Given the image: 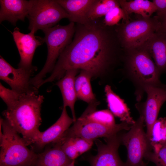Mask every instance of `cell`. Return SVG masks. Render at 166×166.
I'll use <instances>...</instances> for the list:
<instances>
[{"instance_id": "obj_21", "label": "cell", "mask_w": 166, "mask_h": 166, "mask_svg": "<svg viewBox=\"0 0 166 166\" xmlns=\"http://www.w3.org/2000/svg\"><path fill=\"white\" fill-rule=\"evenodd\" d=\"M105 92L108 107L113 115L120 118L122 122L130 125L134 124L136 121L131 116L130 109L124 100L116 94L108 85L105 86Z\"/></svg>"}, {"instance_id": "obj_1", "label": "cell", "mask_w": 166, "mask_h": 166, "mask_svg": "<svg viewBox=\"0 0 166 166\" xmlns=\"http://www.w3.org/2000/svg\"><path fill=\"white\" fill-rule=\"evenodd\" d=\"M123 53L115 26L105 25L101 18L76 23L73 40L44 82L58 80L72 69L88 71L93 77L105 78L122 63Z\"/></svg>"}, {"instance_id": "obj_2", "label": "cell", "mask_w": 166, "mask_h": 166, "mask_svg": "<svg viewBox=\"0 0 166 166\" xmlns=\"http://www.w3.org/2000/svg\"><path fill=\"white\" fill-rule=\"evenodd\" d=\"M123 49L121 71L134 86L137 102L143 98L146 87L166 88L160 81L161 75L144 44Z\"/></svg>"}, {"instance_id": "obj_9", "label": "cell", "mask_w": 166, "mask_h": 166, "mask_svg": "<svg viewBox=\"0 0 166 166\" xmlns=\"http://www.w3.org/2000/svg\"><path fill=\"white\" fill-rule=\"evenodd\" d=\"M131 126L125 122H122L113 127H107L88 120L82 114L64 135L94 141L98 138L111 137L123 130L128 131Z\"/></svg>"}, {"instance_id": "obj_24", "label": "cell", "mask_w": 166, "mask_h": 166, "mask_svg": "<svg viewBox=\"0 0 166 166\" xmlns=\"http://www.w3.org/2000/svg\"><path fill=\"white\" fill-rule=\"evenodd\" d=\"M99 102L96 100L89 104L83 114L89 121L107 127L115 126L116 124L113 115L109 110L96 111Z\"/></svg>"}, {"instance_id": "obj_30", "label": "cell", "mask_w": 166, "mask_h": 166, "mask_svg": "<svg viewBox=\"0 0 166 166\" xmlns=\"http://www.w3.org/2000/svg\"><path fill=\"white\" fill-rule=\"evenodd\" d=\"M156 8V16L160 22L166 18V0H153Z\"/></svg>"}, {"instance_id": "obj_20", "label": "cell", "mask_w": 166, "mask_h": 166, "mask_svg": "<svg viewBox=\"0 0 166 166\" xmlns=\"http://www.w3.org/2000/svg\"><path fill=\"white\" fill-rule=\"evenodd\" d=\"M93 141L81 137L68 136L63 134L60 139L55 143L58 144L68 157L73 160L89 150L92 147Z\"/></svg>"}, {"instance_id": "obj_12", "label": "cell", "mask_w": 166, "mask_h": 166, "mask_svg": "<svg viewBox=\"0 0 166 166\" xmlns=\"http://www.w3.org/2000/svg\"><path fill=\"white\" fill-rule=\"evenodd\" d=\"M11 33L20 57L18 68L29 69L37 68L32 65V61L36 48L45 42L44 38L35 36L33 31L27 34L22 33L17 27Z\"/></svg>"}, {"instance_id": "obj_6", "label": "cell", "mask_w": 166, "mask_h": 166, "mask_svg": "<svg viewBox=\"0 0 166 166\" xmlns=\"http://www.w3.org/2000/svg\"><path fill=\"white\" fill-rule=\"evenodd\" d=\"M160 27L156 16L143 17L123 22L115 26V30L123 49L144 44Z\"/></svg>"}, {"instance_id": "obj_7", "label": "cell", "mask_w": 166, "mask_h": 166, "mask_svg": "<svg viewBox=\"0 0 166 166\" xmlns=\"http://www.w3.org/2000/svg\"><path fill=\"white\" fill-rule=\"evenodd\" d=\"M27 18L28 29L36 33L39 30L50 28L56 25L62 19L69 16L56 0H30Z\"/></svg>"}, {"instance_id": "obj_25", "label": "cell", "mask_w": 166, "mask_h": 166, "mask_svg": "<svg viewBox=\"0 0 166 166\" xmlns=\"http://www.w3.org/2000/svg\"><path fill=\"white\" fill-rule=\"evenodd\" d=\"M149 141L152 151L157 152L166 144V118L160 117L153 124Z\"/></svg>"}, {"instance_id": "obj_32", "label": "cell", "mask_w": 166, "mask_h": 166, "mask_svg": "<svg viewBox=\"0 0 166 166\" xmlns=\"http://www.w3.org/2000/svg\"><path fill=\"white\" fill-rule=\"evenodd\" d=\"M75 160H73L68 166H75Z\"/></svg>"}, {"instance_id": "obj_28", "label": "cell", "mask_w": 166, "mask_h": 166, "mask_svg": "<svg viewBox=\"0 0 166 166\" xmlns=\"http://www.w3.org/2000/svg\"><path fill=\"white\" fill-rule=\"evenodd\" d=\"M144 158L154 163L156 166H166V144L157 152L152 151L147 152Z\"/></svg>"}, {"instance_id": "obj_18", "label": "cell", "mask_w": 166, "mask_h": 166, "mask_svg": "<svg viewBox=\"0 0 166 166\" xmlns=\"http://www.w3.org/2000/svg\"><path fill=\"white\" fill-rule=\"evenodd\" d=\"M69 16L70 22L84 24L89 20L87 15L96 0H56Z\"/></svg>"}, {"instance_id": "obj_29", "label": "cell", "mask_w": 166, "mask_h": 166, "mask_svg": "<svg viewBox=\"0 0 166 166\" xmlns=\"http://www.w3.org/2000/svg\"><path fill=\"white\" fill-rule=\"evenodd\" d=\"M20 94L6 88L0 83V96L6 104L7 108L11 106L18 98Z\"/></svg>"}, {"instance_id": "obj_8", "label": "cell", "mask_w": 166, "mask_h": 166, "mask_svg": "<svg viewBox=\"0 0 166 166\" xmlns=\"http://www.w3.org/2000/svg\"><path fill=\"white\" fill-rule=\"evenodd\" d=\"M144 123L143 117L140 116L128 132L121 133V144L125 146L127 151L125 166H140L146 153L152 151L144 130Z\"/></svg>"}, {"instance_id": "obj_17", "label": "cell", "mask_w": 166, "mask_h": 166, "mask_svg": "<svg viewBox=\"0 0 166 166\" xmlns=\"http://www.w3.org/2000/svg\"><path fill=\"white\" fill-rule=\"evenodd\" d=\"M77 69H72L67 70L64 76L58 80L55 84L58 86L61 93L63 107H69L74 122L76 120L74 105L77 98L75 82L76 76L79 71Z\"/></svg>"}, {"instance_id": "obj_11", "label": "cell", "mask_w": 166, "mask_h": 166, "mask_svg": "<svg viewBox=\"0 0 166 166\" xmlns=\"http://www.w3.org/2000/svg\"><path fill=\"white\" fill-rule=\"evenodd\" d=\"M37 68L26 69L12 66L2 56L0 58V79L9 85L11 89L20 94L38 92L31 84V76Z\"/></svg>"}, {"instance_id": "obj_13", "label": "cell", "mask_w": 166, "mask_h": 166, "mask_svg": "<svg viewBox=\"0 0 166 166\" xmlns=\"http://www.w3.org/2000/svg\"><path fill=\"white\" fill-rule=\"evenodd\" d=\"M105 138L106 144L96 139L94 141L97 147L96 155L89 158L91 166H125L118 153L121 144V133Z\"/></svg>"}, {"instance_id": "obj_31", "label": "cell", "mask_w": 166, "mask_h": 166, "mask_svg": "<svg viewBox=\"0 0 166 166\" xmlns=\"http://www.w3.org/2000/svg\"><path fill=\"white\" fill-rule=\"evenodd\" d=\"M159 30L166 33V18L160 22Z\"/></svg>"}, {"instance_id": "obj_14", "label": "cell", "mask_w": 166, "mask_h": 166, "mask_svg": "<svg viewBox=\"0 0 166 166\" xmlns=\"http://www.w3.org/2000/svg\"><path fill=\"white\" fill-rule=\"evenodd\" d=\"M74 122L68 115L66 107L62 108L61 115L51 126L40 132L36 142L31 145V149L36 153L43 151L47 145L57 142Z\"/></svg>"}, {"instance_id": "obj_22", "label": "cell", "mask_w": 166, "mask_h": 166, "mask_svg": "<svg viewBox=\"0 0 166 166\" xmlns=\"http://www.w3.org/2000/svg\"><path fill=\"white\" fill-rule=\"evenodd\" d=\"M118 2L120 7L128 18L129 15L132 13L140 14L143 17H150L156 11L152 2L148 0H118Z\"/></svg>"}, {"instance_id": "obj_23", "label": "cell", "mask_w": 166, "mask_h": 166, "mask_svg": "<svg viewBox=\"0 0 166 166\" xmlns=\"http://www.w3.org/2000/svg\"><path fill=\"white\" fill-rule=\"evenodd\" d=\"M93 77L92 74L89 72L81 70L75 80V88L77 98L89 104L96 100L90 83Z\"/></svg>"}, {"instance_id": "obj_27", "label": "cell", "mask_w": 166, "mask_h": 166, "mask_svg": "<svg viewBox=\"0 0 166 166\" xmlns=\"http://www.w3.org/2000/svg\"><path fill=\"white\" fill-rule=\"evenodd\" d=\"M126 22L129 20L120 6L114 7L104 16L103 21L105 24L109 26H113L117 25L121 20Z\"/></svg>"}, {"instance_id": "obj_4", "label": "cell", "mask_w": 166, "mask_h": 166, "mask_svg": "<svg viewBox=\"0 0 166 166\" xmlns=\"http://www.w3.org/2000/svg\"><path fill=\"white\" fill-rule=\"evenodd\" d=\"M0 166H34L37 153L4 119L0 120Z\"/></svg>"}, {"instance_id": "obj_26", "label": "cell", "mask_w": 166, "mask_h": 166, "mask_svg": "<svg viewBox=\"0 0 166 166\" xmlns=\"http://www.w3.org/2000/svg\"><path fill=\"white\" fill-rule=\"evenodd\" d=\"M120 6L118 0H96L87 15L89 20H94L104 16L113 8Z\"/></svg>"}, {"instance_id": "obj_15", "label": "cell", "mask_w": 166, "mask_h": 166, "mask_svg": "<svg viewBox=\"0 0 166 166\" xmlns=\"http://www.w3.org/2000/svg\"><path fill=\"white\" fill-rule=\"evenodd\" d=\"M0 23L7 21L15 26L18 20L24 21L27 17L29 1L0 0Z\"/></svg>"}, {"instance_id": "obj_19", "label": "cell", "mask_w": 166, "mask_h": 166, "mask_svg": "<svg viewBox=\"0 0 166 166\" xmlns=\"http://www.w3.org/2000/svg\"><path fill=\"white\" fill-rule=\"evenodd\" d=\"M73 160L58 144H52L42 152L37 153L34 166H68Z\"/></svg>"}, {"instance_id": "obj_33", "label": "cell", "mask_w": 166, "mask_h": 166, "mask_svg": "<svg viewBox=\"0 0 166 166\" xmlns=\"http://www.w3.org/2000/svg\"><path fill=\"white\" fill-rule=\"evenodd\" d=\"M140 166H147L146 164L143 162Z\"/></svg>"}, {"instance_id": "obj_16", "label": "cell", "mask_w": 166, "mask_h": 166, "mask_svg": "<svg viewBox=\"0 0 166 166\" xmlns=\"http://www.w3.org/2000/svg\"><path fill=\"white\" fill-rule=\"evenodd\" d=\"M144 44L160 75L166 73V33L159 29Z\"/></svg>"}, {"instance_id": "obj_5", "label": "cell", "mask_w": 166, "mask_h": 166, "mask_svg": "<svg viewBox=\"0 0 166 166\" xmlns=\"http://www.w3.org/2000/svg\"><path fill=\"white\" fill-rule=\"evenodd\" d=\"M75 24L55 26L42 30L45 34L44 42L47 47L46 61L40 71L30 80L31 85L38 90L46 75L52 72L61 54L71 42L75 32Z\"/></svg>"}, {"instance_id": "obj_10", "label": "cell", "mask_w": 166, "mask_h": 166, "mask_svg": "<svg viewBox=\"0 0 166 166\" xmlns=\"http://www.w3.org/2000/svg\"><path fill=\"white\" fill-rule=\"evenodd\" d=\"M147 95L144 102H137L135 106L142 117L146 126V136L150 138L152 126L157 119L160 109L166 101V88L148 86L145 89Z\"/></svg>"}, {"instance_id": "obj_3", "label": "cell", "mask_w": 166, "mask_h": 166, "mask_svg": "<svg viewBox=\"0 0 166 166\" xmlns=\"http://www.w3.org/2000/svg\"><path fill=\"white\" fill-rule=\"evenodd\" d=\"M44 99L38 92L20 94L15 102L2 113L12 128L22 135L27 146L36 142L40 132L41 108Z\"/></svg>"}]
</instances>
